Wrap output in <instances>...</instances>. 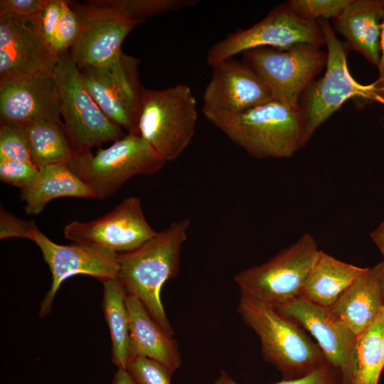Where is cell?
<instances>
[{
  "instance_id": "32",
  "label": "cell",
  "mask_w": 384,
  "mask_h": 384,
  "mask_svg": "<svg viewBox=\"0 0 384 384\" xmlns=\"http://www.w3.org/2000/svg\"><path fill=\"white\" fill-rule=\"evenodd\" d=\"M39 169L32 163L19 161L0 160V179L22 191L36 179Z\"/></svg>"
},
{
  "instance_id": "38",
  "label": "cell",
  "mask_w": 384,
  "mask_h": 384,
  "mask_svg": "<svg viewBox=\"0 0 384 384\" xmlns=\"http://www.w3.org/2000/svg\"><path fill=\"white\" fill-rule=\"evenodd\" d=\"M370 236L384 257V221L370 233Z\"/></svg>"
},
{
  "instance_id": "6",
  "label": "cell",
  "mask_w": 384,
  "mask_h": 384,
  "mask_svg": "<svg viewBox=\"0 0 384 384\" xmlns=\"http://www.w3.org/2000/svg\"><path fill=\"white\" fill-rule=\"evenodd\" d=\"M53 77L59 93L60 114L75 153L90 151L125 135L95 101L69 51L60 55Z\"/></svg>"
},
{
  "instance_id": "35",
  "label": "cell",
  "mask_w": 384,
  "mask_h": 384,
  "mask_svg": "<svg viewBox=\"0 0 384 384\" xmlns=\"http://www.w3.org/2000/svg\"><path fill=\"white\" fill-rule=\"evenodd\" d=\"M33 220L20 218L3 208L0 211V238H26Z\"/></svg>"
},
{
  "instance_id": "28",
  "label": "cell",
  "mask_w": 384,
  "mask_h": 384,
  "mask_svg": "<svg viewBox=\"0 0 384 384\" xmlns=\"http://www.w3.org/2000/svg\"><path fill=\"white\" fill-rule=\"evenodd\" d=\"M352 0H291L288 6L300 18L319 21L337 18Z\"/></svg>"
},
{
  "instance_id": "40",
  "label": "cell",
  "mask_w": 384,
  "mask_h": 384,
  "mask_svg": "<svg viewBox=\"0 0 384 384\" xmlns=\"http://www.w3.org/2000/svg\"><path fill=\"white\" fill-rule=\"evenodd\" d=\"M379 277L383 286V289L384 291V260L380 262L379 264L376 265Z\"/></svg>"
},
{
  "instance_id": "24",
  "label": "cell",
  "mask_w": 384,
  "mask_h": 384,
  "mask_svg": "<svg viewBox=\"0 0 384 384\" xmlns=\"http://www.w3.org/2000/svg\"><path fill=\"white\" fill-rule=\"evenodd\" d=\"M102 309L112 342V361L126 370L131 358L127 293L117 279L103 281Z\"/></svg>"
},
{
  "instance_id": "5",
  "label": "cell",
  "mask_w": 384,
  "mask_h": 384,
  "mask_svg": "<svg viewBox=\"0 0 384 384\" xmlns=\"http://www.w3.org/2000/svg\"><path fill=\"white\" fill-rule=\"evenodd\" d=\"M165 164L139 134L128 133L95 153H75L68 163L99 200L113 196L134 176L156 174Z\"/></svg>"
},
{
  "instance_id": "34",
  "label": "cell",
  "mask_w": 384,
  "mask_h": 384,
  "mask_svg": "<svg viewBox=\"0 0 384 384\" xmlns=\"http://www.w3.org/2000/svg\"><path fill=\"white\" fill-rule=\"evenodd\" d=\"M338 372L329 363L295 379H283L273 384H340ZM212 384H238L224 370L220 371L218 378Z\"/></svg>"
},
{
  "instance_id": "22",
  "label": "cell",
  "mask_w": 384,
  "mask_h": 384,
  "mask_svg": "<svg viewBox=\"0 0 384 384\" xmlns=\"http://www.w3.org/2000/svg\"><path fill=\"white\" fill-rule=\"evenodd\" d=\"M366 268L343 262L319 250L300 295L329 308Z\"/></svg>"
},
{
  "instance_id": "9",
  "label": "cell",
  "mask_w": 384,
  "mask_h": 384,
  "mask_svg": "<svg viewBox=\"0 0 384 384\" xmlns=\"http://www.w3.org/2000/svg\"><path fill=\"white\" fill-rule=\"evenodd\" d=\"M245 62L272 92L273 100L299 107L301 95L326 65L327 52L300 43L287 48L260 47L243 53Z\"/></svg>"
},
{
  "instance_id": "4",
  "label": "cell",
  "mask_w": 384,
  "mask_h": 384,
  "mask_svg": "<svg viewBox=\"0 0 384 384\" xmlns=\"http://www.w3.org/2000/svg\"><path fill=\"white\" fill-rule=\"evenodd\" d=\"M197 119L196 101L189 86L144 89L138 134L162 161L175 160L187 149Z\"/></svg>"
},
{
  "instance_id": "31",
  "label": "cell",
  "mask_w": 384,
  "mask_h": 384,
  "mask_svg": "<svg viewBox=\"0 0 384 384\" xmlns=\"http://www.w3.org/2000/svg\"><path fill=\"white\" fill-rule=\"evenodd\" d=\"M126 370L135 384H171L174 374L161 363L142 356L131 358Z\"/></svg>"
},
{
  "instance_id": "11",
  "label": "cell",
  "mask_w": 384,
  "mask_h": 384,
  "mask_svg": "<svg viewBox=\"0 0 384 384\" xmlns=\"http://www.w3.org/2000/svg\"><path fill=\"white\" fill-rule=\"evenodd\" d=\"M139 60L122 52L112 62L78 69L87 90L104 114L128 134H138L144 88Z\"/></svg>"
},
{
  "instance_id": "30",
  "label": "cell",
  "mask_w": 384,
  "mask_h": 384,
  "mask_svg": "<svg viewBox=\"0 0 384 384\" xmlns=\"http://www.w3.org/2000/svg\"><path fill=\"white\" fill-rule=\"evenodd\" d=\"M0 160L33 164L28 142L21 126L0 124Z\"/></svg>"
},
{
  "instance_id": "12",
  "label": "cell",
  "mask_w": 384,
  "mask_h": 384,
  "mask_svg": "<svg viewBox=\"0 0 384 384\" xmlns=\"http://www.w3.org/2000/svg\"><path fill=\"white\" fill-rule=\"evenodd\" d=\"M80 21V33L70 54L78 69L106 65L122 52V44L139 24L114 9L108 0L70 1Z\"/></svg>"
},
{
  "instance_id": "21",
  "label": "cell",
  "mask_w": 384,
  "mask_h": 384,
  "mask_svg": "<svg viewBox=\"0 0 384 384\" xmlns=\"http://www.w3.org/2000/svg\"><path fill=\"white\" fill-rule=\"evenodd\" d=\"M384 0H352L336 18L335 27L350 48L378 67L380 58Z\"/></svg>"
},
{
  "instance_id": "25",
  "label": "cell",
  "mask_w": 384,
  "mask_h": 384,
  "mask_svg": "<svg viewBox=\"0 0 384 384\" xmlns=\"http://www.w3.org/2000/svg\"><path fill=\"white\" fill-rule=\"evenodd\" d=\"M22 127L32 162L38 169L68 164L75 154L62 120H41Z\"/></svg>"
},
{
  "instance_id": "26",
  "label": "cell",
  "mask_w": 384,
  "mask_h": 384,
  "mask_svg": "<svg viewBox=\"0 0 384 384\" xmlns=\"http://www.w3.org/2000/svg\"><path fill=\"white\" fill-rule=\"evenodd\" d=\"M384 307L373 324L358 336L356 365L351 384H378L384 368Z\"/></svg>"
},
{
  "instance_id": "7",
  "label": "cell",
  "mask_w": 384,
  "mask_h": 384,
  "mask_svg": "<svg viewBox=\"0 0 384 384\" xmlns=\"http://www.w3.org/2000/svg\"><path fill=\"white\" fill-rule=\"evenodd\" d=\"M326 45L327 60L322 78L304 93L301 109L306 124V141L347 100L360 98L384 105V86L374 82L363 85L351 75L344 44L335 36L327 19H319Z\"/></svg>"
},
{
  "instance_id": "37",
  "label": "cell",
  "mask_w": 384,
  "mask_h": 384,
  "mask_svg": "<svg viewBox=\"0 0 384 384\" xmlns=\"http://www.w3.org/2000/svg\"><path fill=\"white\" fill-rule=\"evenodd\" d=\"M378 68V78L377 82L382 86H384V16L381 23V35H380V58Z\"/></svg>"
},
{
  "instance_id": "27",
  "label": "cell",
  "mask_w": 384,
  "mask_h": 384,
  "mask_svg": "<svg viewBox=\"0 0 384 384\" xmlns=\"http://www.w3.org/2000/svg\"><path fill=\"white\" fill-rule=\"evenodd\" d=\"M111 6L127 18L141 24L146 18L178 11L197 4L196 0H109Z\"/></svg>"
},
{
  "instance_id": "13",
  "label": "cell",
  "mask_w": 384,
  "mask_h": 384,
  "mask_svg": "<svg viewBox=\"0 0 384 384\" xmlns=\"http://www.w3.org/2000/svg\"><path fill=\"white\" fill-rule=\"evenodd\" d=\"M26 239L32 240L39 247L52 275L50 287L40 306L41 318L50 311L56 292L68 278L76 274H86L101 282L117 279L118 254L81 243L57 244L42 233L36 223L28 230Z\"/></svg>"
},
{
  "instance_id": "2",
  "label": "cell",
  "mask_w": 384,
  "mask_h": 384,
  "mask_svg": "<svg viewBox=\"0 0 384 384\" xmlns=\"http://www.w3.org/2000/svg\"><path fill=\"white\" fill-rule=\"evenodd\" d=\"M214 125L257 159L289 158L307 142L306 124L301 107L289 106L276 100Z\"/></svg>"
},
{
  "instance_id": "29",
  "label": "cell",
  "mask_w": 384,
  "mask_h": 384,
  "mask_svg": "<svg viewBox=\"0 0 384 384\" xmlns=\"http://www.w3.org/2000/svg\"><path fill=\"white\" fill-rule=\"evenodd\" d=\"M70 1H62L60 18L51 43L53 49L60 55L70 49L76 43L80 33V21Z\"/></svg>"
},
{
  "instance_id": "18",
  "label": "cell",
  "mask_w": 384,
  "mask_h": 384,
  "mask_svg": "<svg viewBox=\"0 0 384 384\" xmlns=\"http://www.w3.org/2000/svg\"><path fill=\"white\" fill-rule=\"evenodd\" d=\"M59 93L51 76L0 82V124L25 126L60 119Z\"/></svg>"
},
{
  "instance_id": "1",
  "label": "cell",
  "mask_w": 384,
  "mask_h": 384,
  "mask_svg": "<svg viewBox=\"0 0 384 384\" xmlns=\"http://www.w3.org/2000/svg\"><path fill=\"white\" fill-rule=\"evenodd\" d=\"M191 224L188 218L172 223L137 249L118 254L117 279L127 294L138 298L151 317L171 336L174 331L165 313L161 290L177 276L181 252Z\"/></svg>"
},
{
  "instance_id": "3",
  "label": "cell",
  "mask_w": 384,
  "mask_h": 384,
  "mask_svg": "<svg viewBox=\"0 0 384 384\" xmlns=\"http://www.w3.org/2000/svg\"><path fill=\"white\" fill-rule=\"evenodd\" d=\"M238 312L259 336L264 359L285 380L303 377L329 363L319 346L295 321L270 306L240 294Z\"/></svg>"
},
{
  "instance_id": "16",
  "label": "cell",
  "mask_w": 384,
  "mask_h": 384,
  "mask_svg": "<svg viewBox=\"0 0 384 384\" xmlns=\"http://www.w3.org/2000/svg\"><path fill=\"white\" fill-rule=\"evenodd\" d=\"M59 60L41 26L0 15V82L51 76Z\"/></svg>"
},
{
  "instance_id": "23",
  "label": "cell",
  "mask_w": 384,
  "mask_h": 384,
  "mask_svg": "<svg viewBox=\"0 0 384 384\" xmlns=\"http://www.w3.org/2000/svg\"><path fill=\"white\" fill-rule=\"evenodd\" d=\"M21 191L28 215H38L52 200L63 197L90 198L95 195L68 164L49 165L39 169L34 182Z\"/></svg>"
},
{
  "instance_id": "41",
  "label": "cell",
  "mask_w": 384,
  "mask_h": 384,
  "mask_svg": "<svg viewBox=\"0 0 384 384\" xmlns=\"http://www.w3.org/2000/svg\"><path fill=\"white\" fill-rule=\"evenodd\" d=\"M383 360H384V329L383 333Z\"/></svg>"
},
{
  "instance_id": "8",
  "label": "cell",
  "mask_w": 384,
  "mask_h": 384,
  "mask_svg": "<svg viewBox=\"0 0 384 384\" xmlns=\"http://www.w3.org/2000/svg\"><path fill=\"white\" fill-rule=\"evenodd\" d=\"M319 251L314 238L305 233L265 262L243 270L234 280L246 294L273 308L300 296Z\"/></svg>"
},
{
  "instance_id": "19",
  "label": "cell",
  "mask_w": 384,
  "mask_h": 384,
  "mask_svg": "<svg viewBox=\"0 0 384 384\" xmlns=\"http://www.w3.org/2000/svg\"><path fill=\"white\" fill-rule=\"evenodd\" d=\"M126 303L129 319L131 358L142 356L152 359L174 373L181 366V359L173 336L151 317L138 298L127 294Z\"/></svg>"
},
{
  "instance_id": "15",
  "label": "cell",
  "mask_w": 384,
  "mask_h": 384,
  "mask_svg": "<svg viewBox=\"0 0 384 384\" xmlns=\"http://www.w3.org/2000/svg\"><path fill=\"white\" fill-rule=\"evenodd\" d=\"M156 233L146 220L137 197L125 198L102 217L87 222L74 220L63 229L65 238L72 242L95 246L116 254L137 249Z\"/></svg>"
},
{
  "instance_id": "10",
  "label": "cell",
  "mask_w": 384,
  "mask_h": 384,
  "mask_svg": "<svg viewBox=\"0 0 384 384\" xmlns=\"http://www.w3.org/2000/svg\"><path fill=\"white\" fill-rule=\"evenodd\" d=\"M300 43L318 47L326 44L321 26L319 21L300 18L285 4L251 27L238 30L214 44L207 52L206 61L213 66L250 49L287 48Z\"/></svg>"
},
{
  "instance_id": "33",
  "label": "cell",
  "mask_w": 384,
  "mask_h": 384,
  "mask_svg": "<svg viewBox=\"0 0 384 384\" xmlns=\"http://www.w3.org/2000/svg\"><path fill=\"white\" fill-rule=\"evenodd\" d=\"M50 0H1L0 15L13 16L41 26V16Z\"/></svg>"
},
{
  "instance_id": "36",
  "label": "cell",
  "mask_w": 384,
  "mask_h": 384,
  "mask_svg": "<svg viewBox=\"0 0 384 384\" xmlns=\"http://www.w3.org/2000/svg\"><path fill=\"white\" fill-rule=\"evenodd\" d=\"M62 1L50 0L42 14V32L50 46L60 18Z\"/></svg>"
},
{
  "instance_id": "14",
  "label": "cell",
  "mask_w": 384,
  "mask_h": 384,
  "mask_svg": "<svg viewBox=\"0 0 384 384\" xmlns=\"http://www.w3.org/2000/svg\"><path fill=\"white\" fill-rule=\"evenodd\" d=\"M211 67L202 111L213 125L273 100L268 87L245 62L231 58Z\"/></svg>"
},
{
  "instance_id": "20",
  "label": "cell",
  "mask_w": 384,
  "mask_h": 384,
  "mask_svg": "<svg viewBox=\"0 0 384 384\" xmlns=\"http://www.w3.org/2000/svg\"><path fill=\"white\" fill-rule=\"evenodd\" d=\"M384 307V291L376 265L367 267L329 307L357 336L376 320Z\"/></svg>"
},
{
  "instance_id": "39",
  "label": "cell",
  "mask_w": 384,
  "mask_h": 384,
  "mask_svg": "<svg viewBox=\"0 0 384 384\" xmlns=\"http://www.w3.org/2000/svg\"><path fill=\"white\" fill-rule=\"evenodd\" d=\"M112 384H135L127 370L117 369L115 373Z\"/></svg>"
},
{
  "instance_id": "17",
  "label": "cell",
  "mask_w": 384,
  "mask_h": 384,
  "mask_svg": "<svg viewBox=\"0 0 384 384\" xmlns=\"http://www.w3.org/2000/svg\"><path fill=\"white\" fill-rule=\"evenodd\" d=\"M309 331L327 361L339 373L340 384H351L356 365L358 336L328 307L314 304L301 295L274 308Z\"/></svg>"
}]
</instances>
